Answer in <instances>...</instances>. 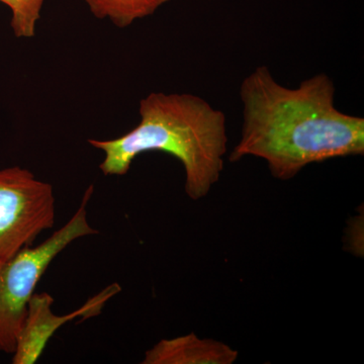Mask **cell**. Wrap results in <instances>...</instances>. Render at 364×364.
Returning a JSON list of instances; mask_svg holds the SVG:
<instances>
[{
	"mask_svg": "<svg viewBox=\"0 0 364 364\" xmlns=\"http://www.w3.org/2000/svg\"><path fill=\"white\" fill-rule=\"evenodd\" d=\"M327 74L299 87L280 85L267 66H258L240 86L243 127L230 160H265L270 173L289 181L308 165L364 154V119L340 112Z\"/></svg>",
	"mask_w": 364,
	"mask_h": 364,
	"instance_id": "obj_1",
	"label": "cell"
},
{
	"mask_svg": "<svg viewBox=\"0 0 364 364\" xmlns=\"http://www.w3.org/2000/svg\"><path fill=\"white\" fill-rule=\"evenodd\" d=\"M140 123L112 140L88 141L105 153L100 168L105 176L128 173L132 163L146 152H164L181 161L186 191L202 200L219 181L227 153L224 112L189 93L152 92L140 102Z\"/></svg>",
	"mask_w": 364,
	"mask_h": 364,
	"instance_id": "obj_2",
	"label": "cell"
},
{
	"mask_svg": "<svg viewBox=\"0 0 364 364\" xmlns=\"http://www.w3.org/2000/svg\"><path fill=\"white\" fill-rule=\"evenodd\" d=\"M92 193L91 186L75 214L47 240L36 247L23 248L0 263V353H14L28 301L53 260L72 242L98 233L87 221V203Z\"/></svg>",
	"mask_w": 364,
	"mask_h": 364,
	"instance_id": "obj_3",
	"label": "cell"
},
{
	"mask_svg": "<svg viewBox=\"0 0 364 364\" xmlns=\"http://www.w3.org/2000/svg\"><path fill=\"white\" fill-rule=\"evenodd\" d=\"M55 224L54 189L30 170H0V263L32 246Z\"/></svg>",
	"mask_w": 364,
	"mask_h": 364,
	"instance_id": "obj_4",
	"label": "cell"
},
{
	"mask_svg": "<svg viewBox=\"0 0 364 364\" xmlns=\"http://www.w3.org/2000/svg\"><path fill=\"white\" fill-rule=\"evenodd\" d=\"M122 291L117 284L102 289L97 296L67 315H56L52 310L54 299L47 293L33 294L28 301L25 320L16 338L13 353L14 364H33L39 360L48 342L62 326L75 318L95 317L102 312L107 301Z\"/></svg>",
	"mask_w": 364,
	"mask_h": 364,
	"instance_id": "obj_5",
	"label": "cell"
},
{
	"mask_svg": "<svg viewBox=\"0 0 364 364\" xmlns=\"http://www.w3.org/2000/svg\"><path fill=\"white\" fill-rule=\"evenodd\" d=\"M239 352L212 339H200L191 333L163 339L145 353L143 364H233Z\"/></svg>",
	"mask_w": 364,
	"mask_h": 364,
	"instance_id": "obj_6",
	"label": "cell"
},
{
	"mask_svg": "<svg viewBox=\"0 0 364 364\" xmlns=\"http://www.w3.org/2000/svg\"><path fill=\"white\" fill-rule=\"evenodd\" d=\"M95 18H107L119 28L149 16L168 0H83Z\"/></svg>",
	"mask_w": 364,
	"mask_h": 364,
	"instance_id": "obj_7",
	"label": "cell"
},
{
	"mask_svg": "<svg viewBox=\"0 0 364 364\" xmlns=\"http://www.w3.org/2000/svg\"><path fill=\"white\" fill-rule=\"evenodd\" d=\"M11 11V26L18 38H33L45 0H0Z\"/></svg>",
	"mask_w": 364,
	"mask_h": 364,
	"instance_id": "obj_8",
	"label": "cell"
}]
</instances>
